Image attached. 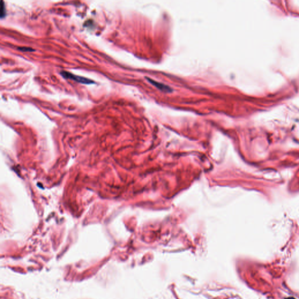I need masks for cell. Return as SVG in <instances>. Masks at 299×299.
<instances>
[{"label": "cell", "instance_id": "cell-3", "mask_svg": "<svg viewBox=\"0 0 299 299\" xmlns=\"http://www.w3.org/2000/svg\"><path fill=\"white\" fill-rule=\"evenodd\" d=\"M6 8H5V2L3 1H1L0 4V17L1 19H3L6 16Z\"/></svg>", "mask_w": 299, "mask_h": 299}, {"label": "cell", "instance_id": "cell-4", "mask_svg": "<svg viewBox=\"0 0 299 299\" xmlns=\"http://www.w3.org/2000/svg\"><path fill=\"white\" fill-rule=\"evenodd\" d=\"M18 49L22 51H24V52H26V51H29V52H31V51H34V50L32 48H30V47H18Z\"/></svg>", "mask_w": 299, "mask_h": 299}, {"label": "cell", "instance_id": "cell-2", "mask_svg": "<svg viewBox=\"0 0 299 299\" xmlns=\"http://www.w3.org/2000/svg\"><path fill=\"white\" fill-rule=\"evenodd\" d=\"M146 78L147 80L150 83H151L153 85H154V87L157 88L161 91L164 92H172V89L170 86H168L167 85H165V84H164L163 83L158 82H157L156 81H154V79L149 78L148 77H146Z\"/></svg>", "mask_w": 299, "mask_h": 299}, {"label": "cell", "instance_id": "cell-1", "mask_svg": "<svg viewBox=\"0 0 299 299\" xmlns=\"http://www.w3.org/2000/svg\"><path fill=\"white\" fill-rule=\"evenodd\" d=\"M61 75L65 78V79H70L71 80H74L77 82L81 83V84H90L92 83H94V82L90 79H88L87 78L81 77V76H78L76 75H74L70 72L62 71L60 72Z\"/></svg>", "mask_w": 299, "mask_h": 299}, {"label": "cell", "instance_id": "cell-5", "mask_svg": "<svg viewBox=\"0 0 299 299\" xmlns=\"http://www.w3.org/2000/svg\"><path fill=\"white\" fill-rule=\"evenodd\" d=\"M285 299H296L295 298H286Z\"/></svg>", "mask_w": 299, "mask_h": 299}]
</instances>
